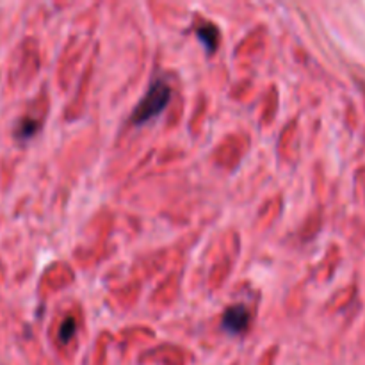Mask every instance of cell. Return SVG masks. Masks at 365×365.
<instances>
[{
  "mask_svg": "<svg viewBox=\"0 0 365 365\" xmlns=\"http://www.w3.org/2000/svg\"><path fill=\"white\" fill-rule=\"evenodd\" d=\"M170 96L171 89L164 82H155L150 88V91L146 93L145 98L135 107L134 113H132V123L143 125L152 120V118H155L157 114L163 113L168 107V103H170Z\"/></svg>",
  "mask_w": 365,
  "mask_h": 365,
  "instance_id": "1",
  "label": "cell"
},
{
  "mask_svg": "<svg viewBox=\"0 0 365 365\" xmlns=\"http://www.w3.org/2000/svg\"><path fill=\"white\" fill-rule=\"evenodd\" d=\"M221 324H223V328L228 331V334L232 335L242 334V331H246V328H248L250 324L248 310H246L242 305L230 307V309H227V312H225L223 323Z\"/></svg>",
  "mask_w": 365,
  "mask_h": 365,
  "instance_id": "2",
  "label": "cell"
},
{
  "mask_svg": "<svg viewBox=\"0 0 365 365\" xmlns=\"http://www.w3.org/2000/svg\"><path fill=\"white\" fill-rule=\"evenodd\" d=\"M36 130H38V123H36V121L24 120L20 125H18V138L27 139L31 138Z\"/></svg>",
  "mask_w": 365,
  "mask_h": 365,
  "instance_id": "4",
  "label": "cell"
},
{
  "mask_svg": "<svg viewBox=\"0 0 365 365\" xmlns=\"http://www.w3.org/2000/svg\"><path fill=\"white\" fill-rule=\"evenodd\" d=\"M198 38L202 39L203 45L207 46V52H214L217 45V29L212 27V25H207V27H202L196 31Z\"/></svg>",
  "mask_w": 365,
  "mask_h": 365,
  "instance_id": "3",
  "label": "cell"
},
{
  "mask_svg": "<svg viewBox=\"0 0 365 365\" xmlns=\"http://www.w3.org/2000/svg\"><path fill=\"white\" fill-rule=\"evenodd\" d=\"M75 334V319L73 317H68L63 324H61V330H59V339L63 342H68Z\"/></svg>",
  "mask_w": 365,
  "mask_h": 365,
  "instance_id": "5",
  "label": "cell"
}]
</instances>
